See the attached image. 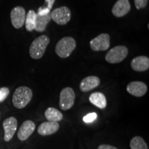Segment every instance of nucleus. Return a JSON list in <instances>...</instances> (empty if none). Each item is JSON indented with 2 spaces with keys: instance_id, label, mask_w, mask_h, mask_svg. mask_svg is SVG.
Returning <instances> with one entry per match:
<instances>
[{
  "instance_id": "1",
  "label": "nucleus",
  "mask_w": 149,
  "mask_h": 149,
  "mask_svg": "<svg viewBox=\"0 0 149 149\" xmlns=\"http://www.w3.org/2000/svg\"><path fill=\"white\" fill-rule=\"evenodd\" d=\"M33 97V91L27 86H19L15 91L13 95V104L18 109L25 108Z\"/></svg>"
},
{
  "instance_id": "2",
  "label": "nucleus",
  "mask_w": 149,
  "mask_h": 149,
  "mask_svg": "<svg viewBox=\"0 0 149 149\" xmlns=\"http://www.w3.org/2000/svg\"><path fill=\"white\" fill-rule=\"evenodd\" d=\"M50 43V38L45 35L38 37L32 42L29 49L30 56L34 59L42 58Z\"/></svg>"
},
{
  "instance_id": "3",
  "label": "nucleus",
  "mask_w": 149,
  "mask_h": 149,
  "mask_svg": "<svg viewBox=\"0 0 149 149\" xmlns=\"http://www.w3.org/2000/svg\"><path fill=\"white\" fill-rule=\"evenodd\" d=\"M76 48V42L71 37H65L57 42L55 53L61 58H66L71 55Z\"/></svg>"
},
{
  "instance_id": "4",
  "label": "nucleus",
  "mask_w": 149,
  "mask_h": 149,
  "mask_svg": "<svg viewBox=\"0 0 149 149\" xmlns=\"http://www.w3.org/2000/svg\"><path fill=\"white\" fill-rule=\"evenodd\" d=\"M128 48L125 46H117L111 48L106 55L105 59L110 64H117L122 62L127 57Z\"/></svg>"
},
{
  "instance_id": "5",
  "label": "nucleus",
  "mask_w": 149,
  "mask_h": 149,
  "mask_svg": "<svg viewBox=\"0 0 149 149\" xmlns=\"http://www.w3.org/2000/svg\"><path fill=\"white\" fill-rule=\"evenodd\" d=\"M75 94L73 89L66 87L61 90L59 95V107L63 111H68L71 109L74 104Z\"/></svg>"
},
{
  "instance_id": "6",
  "label": "nucleus",
  "mask_w": 149,
  "mask_h": 149,
  "mask_svg": "<svg viewBox=\"0 0 149 149\" xmlns=\"http://www.w3.org/2000/svg\"><path fill=\"white\" fill-rule=\"evenodd\" d=\"M51 19L59 25H66L71 19V12L66 6L55 8L51 12Z\"/></svg>"
},
{
  "instance_id": "7",
  "label": "nucleus",
  "mask_w": 149,
  "mask_h": 149,
  "mask_svg": "<svg viewBox=\"0 0 149 149\" xmlns=\"http://www.w3.org/2000/svg\"><path fill=\"white\" fill-rule=\"evenodd\" d=\"M91 49L94 51H107L110 47V35L102 33L90 42Z\"/></svg>"
},
{
  "instance_id": "8",
  "label": "nucleus",
  "mask_w": 149,
  "mask_h": 149,
  "mask_svg": "<svg viewBox=\"0 0 149 149\" xmlns=\"http://www.w3.org/2000/svg\"><path fill=\"white\" fill-rule=\"evenodd\" d=\"M26 10L22 6H16L10 12V20L12 25L17 29L23 27L25 23Z\"/></svg>"
},
{
  "instance_id": "9",
  "label": "nucleus",
  "mask_w": 149,
  "mask_h": 149,
  "mask_svg": "<svg viewBox=\"0 0 149 149\" xmlns=\"http://www.w3.org/2000/svg\"><path fill=\"white\" fill-rule=\"evenodd\" d=\"M3 127L4 130V141H10L17 128V120L14 117H8L3 122Z\"/></svg>"
},
{
  "instance_id": "10",
  "label": "nucleus",
  "mask_w": 149,
  "mask_h": 149,
  "mask_svg": "<svg viewBox=\"0 0 149 149\" xmlns=\"http://www.w3.org/2000/svg\"><path fill=\"white\" fill-rule=\"evenodd\" d=\"M147 90L148 88L146 84L139 81H131L126 87V91L129 94L137 97L144 96L146 93Z\"/></svg>"
},
{
  "instance_id": "11",
  "label": "nucleus",
  "mask_w": 149,
  "mask_h": 149,
  "mask_svg": "<svg viewBox=\"0 0 149 149\" xmlns=\"http://www.w3.org/2000/svg\"><path fill=\"white\" fill-rule=\"evenodd\" d=\"M35 130V124L31 120H26L22 123L17 133V137L19 140L25 141L33 133Z\"/></svg>"
},
{
  "instance_id": "12",
  "label": "nucleus",
  "mask_w": 149,
  "mask_h": 149,
  "mask_svg": "<svg viewBox=\"0 0 149 149\" xmlns=\"http://www.w3.org/2000/svg\"><path fill=\"white\" fill-rule=\"evenodd\" d=\"M130 10V4L128 0H117L112 8V13L116 17H122Z\"/></svg>"
},
{
  "instance_id": "13",
  "label": "nucleus",
  "mask_w": 149,
  "mask_h": 149,
  "mask_svg": "<svg viewBox=\"0 0 149 149\" xmlns=\"http://www.w3.org/2000/svg\"><path fill=\"white\" fill-rule=\"evenodd\" d=\"M100 84V78L97 76H88L81 80L79 88L82 92H88L97 88Z\"/></svg>"
},
{
  "instance_id": "14",
  "label": "nucleus",
  "mask_w": 149,
  "mask_h": 149,
  "mask_svg": "<svg viewBox=\"0 0 149 149\" xmlns=\"http://www.w3.org/2000/svg\"><path fill=\"white\" fill-rule=\"evenodd\" d=\"M59 128V125L57 122H44L42 123L38 128L37 132L42 136H47L55 133Z\"/></svg>"
},
{
  "instance_id": "15",
  "label": "nucleus",
  "mask_w": 149,
  "mask_h": 149,
  "mask_svg": "<svg viewBox=\"0 0 149 149\" xmlns=\"http://www.w3.org/2000/svg\"><path fill=\"white\" fill-rule=\"evenodd\" d=\"M132 69L135 71L143 72L149 68V59L146 56H138L132 59L130 63Z\"/></svg>"
},
{
  "instance_id": "16",
  "label": "nucleus",
  "mask_w": 149,
  "mask_h": 149,
  "mask_svg": "<svg viewBox=\"0 0 149 149\" xmlns=\"http://www.w3.org/2000/svg\"><path fill=\"white\" fill-rule=\"evenodd\" d=\"M89 101L99 109H104L107 107V98L103 93L100 92L93 93L89 97Z\"/></svg>"
},
{
  "instance_id": "17",
  "label": "nucleus",
  "mask_w": 149,
  "mask_h": 149,
  "mask_svg": "<svg viewBox=\"0 0 149 149\" xmlns=\"http://www.w3.org/2000/svg\"><path fill=\"white\" fill-rule=\"evenodd\" d=\"M51 13L46 15H39L37 14L36 24H35V30L37 32H44L46 31V26L51 22Z\"/></svg>"
},
{
  "instance_id": "18",
  "label": "nucleus",
  "mask_w": 149,
  "mask_h": 149,
  "mask_svg": "<svg viewBox=\"0 0 149 149\" xmlns=\"http://www.w3.org/2000/svg\"><path fill=\"white\" fill-rule=\"evenodd\" d=\"M37 13L33 10H30L26 15L25 26L26 29L29 32H32L35 30V24H36Z\"/></svg>"
},
{
  "instance_id": "19",
  "label": "nucleus",
  "mask_w": 149,
  "mask_h": 149,
  "mask_svg": "<svg viewBox=\"0 0 149 149\" xmlns=\"http://www.w3.org/2000/svg\"><path fill=\"white\" fill-rule=\"evenodd\" d=\"M45 117L49 122H59L62 120L63 114L55 108H48L45 111Z\"/></svg>"
},
{
  "instance_id": "20",
  "label": "nucleus",
  "mask_w": 149,
  "mask_h": 149,
  "mask_svg": "<svg viewBox=\"0 0 149 149\" xmlns=\"http://www.w3.org/2000/svg\"><path fill=\"white\" fill-rule=\"evenodd\" d=\"M130 149H148L146 141L139 136H136L132 138L130 141Z\"/></svg>"
},
{
  "instance_id": "21",
  "label": "nucleus",
  "mask_w": 149,
  "mask_h": 149,
  "mask_svg": "<svg viewBox=\"0 0 149 149\" xmlns=\"http://www.w3.org/2000/svg\"><path fill=\"white\" fill-rule=\"evenodd\" d=\"M55 2V0H45L44 6L38 8L37 14L39 15H46L51 13V10Z\"/></svg>"
},
{
  "instance_id": "22",
  "label": "nucleus",
  "mask_w": 149,
  "mask_h": 149,
  "mask_svg": "<svg viewBox=\"0 0 149 149\" xmlns=\"http://www.w3.org/2000/svg\"><path fill=\"white\" fill-rule=\"evenodd\" d=\"M10 94V91L7 87H2L0 88V103L3 102L8 97Z\"/></svg>"
},
{
  "instance_id": "23",
  "label": "nucleus",
  "mask_w": 149,
  "mask_h": 149,
  "mask_svg": "<svg viewBox=\"0 0 149 149\" xmlns=\"http://www.w3.org/2000/svg\"><path fill=\"white\" fill-rule=\"evenodd\" d=\"M97 117V115L96 113H91L83 117V121L85 123H91L94 122Z\"/></svg>"
},
{
  "instance_id": "24",
  "label": "nucleus",
  "mask_w": 149,
  "mask_h": 149,
  "mask_svg": "<svg viewBox=\"0 0 149 149\" xmlns=\"http://www.w3.org/2000/svg\"><path fill=\"white\" fill-rule=\"evenodd\" d=\"M134 2H135L136 8L137 10H140V9L146 8L148 4V0H134Z\"/></svg>"
},
{
  "instance_id": "25",
  "label": "nucleus",
  "mask_w": 149,
  "mask_h": 149,
  "mask_svg": "<svg viewBox=\"0 0 149 149\" xmlns=\"http://www.w3.org/2000/svg\"><path fill=\"white\" fill-rule=\"evenodd\" d=\"M97 149H118L116 147L111 146V145L109 144H102L100 146H99Z\"/></svg>"
}]
</instances>
